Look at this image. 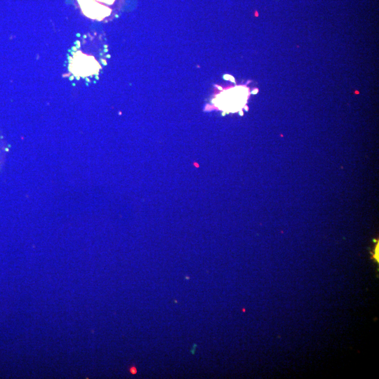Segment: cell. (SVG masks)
Instances as JSON below:
<instances>
[{
	"mask_svg": "<svg viewBox=\"0 0 379 379\" xmlns=\"http://www.w3.org/2000/svg\"><path fill=\"white\" fill-rule=\"evenodd\" d=\"M100 67L91 55L81 51L75 53L69 63V71L75 76L86 77L98 72Z\"/></svg>",
	"mask_w": 379,
	"mask_h": 379,
	"instance_id": "7a4b0ae2",
	"label": "cell"
},
{
	"mask_svg": "<svg viewBox=\"0 0 379 379\" xmlns=\"http://www.w3.org/2000/svg\"><path fill=\"white\" fill-rule=\"evenodd\" d=\"M248 90L244 86L227 89L217 96V105L223 110L234 112L240 109L246 102Z\"/></svg>",
	"mask_w": 379,
	"mask_h": 379,
	"instance_id": "6da1fadb",
	"label": "cell"
},
{
	"mask_svg": "<svg viewBox=\"0 0 379 379\" xmlns=\"http://www.w3.org/2000/svg\"><path fill=\"white\" fill-rule=\"evenodd\" d=\"M83 13L91 19L103 20L109 16L112 10L93 0H78Z\"/></svg>",
	"mask_w": 379,
	"mask_h": 379,
	"instance_id": "3957f363",
	"label": "cell"
},
{
	"mask_svg": "<svg viewBox=\"0 0 379 379\" xmlns=\"http://www.w3.org/2000/svg\"><path fill=\"white\" fill-rule=\"evenodd\" d=\"M93 1L102 5V6H105L107 8H110L109 6L112 5L115 2L116 0H93Z\"/></svg>",
	"mask_w": 379,
	"mask_h": 379,
	"instance_id": "277c9868",
	"label": "cell"
}]
</instances>
